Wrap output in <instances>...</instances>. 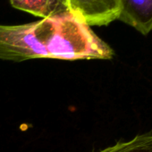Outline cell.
I'll return each mask as SVG.
<instances>
[{"instance_id":"cell-1","label":"cell","mask_w":152,"mask_h":152,"mask_svg":"<svg viewBox=\"0 0 152 152\" xmlns=\"http://www.w3.org/2000/svg\"><path fill=\"white\" fill-rule=\"evenodd\" d=\"M113 56L108 44L71 15L25 24H0L1 60H107Z\"/></svg>"},{"instance_id":"cell-2","label":"cell","mask_w":152,"mask_h":152,"mask_svg":"<svg viewBox=\"0 0 152 152\" xmlns=\"http://www.w3.org/2000/svg\"><path fill=\"white\" fill-rule=\"evenodd\" d=\"M70 14L88 26H107L120 15V0H66Z\"/></svg>"},{"instance_id":"cell-5","label":"cell","mask_w":152,"mask_h":152,"mask_svg":"<svg viewBox=\"0 0 152 152\" xmlns=\"http://www.w3.org/2000/svg\"><path fill=\"white\" fill-rule=\"evenodd\" d=\"M99 152H152V132L119 141Z\"/></svg>"},{"instance_id":"cell-4","label":"cell","mask_w":152,"mask_h":152,"mask_svg":"<svg viewBox=\"0 0 152 152\" xmlns=\"http://www.w3.org/2000/svg\"><path fill=\"white\" fill-rule=\"evenodd\" d=\"M10 3L13 7L41 19L71 15L66 0H10Z\"/></svg>"},{"instance_id":"cell-3","label":"cell","mask_w":152,"mask_h":152,"mask_svg":"<svg viewBox=\"0 0 152 152\" xmlns=\"http://www.w3.org/2000/svg\"><path fill=\"white\" fill-rule=\"evenodd\" d=\"M118 20L142 35L152 31V0H120Z\"/></svg>"}]
</instances>
